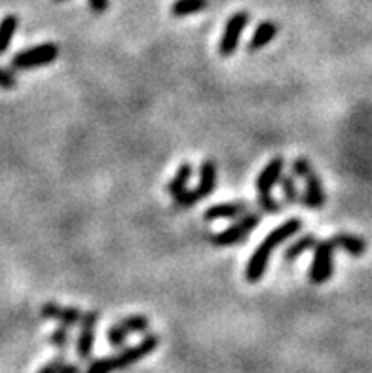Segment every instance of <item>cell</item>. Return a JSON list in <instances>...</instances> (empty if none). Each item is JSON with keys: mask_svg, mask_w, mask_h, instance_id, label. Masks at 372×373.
I'll return each instance as SVG.
<instances>
[{"mask_svg": "<svg viewBox=\"0 0 372 373\" xmlns=\"http://www.w3.org/2000/svg\"><path fill=\"white\" fill-rule=\"evenodd\" d=\"M302 229V220L300 218H289V220H285L276 228L274 231H270L266 235V239L255 248V252L251 256L249 264L245 267V278L249 280V283H257L260 278L264 277V273H266V267H268L270 256L272 252L276 250L279 245H283L285 240L291 239L293 235H296Z\"/></svg>", "mask_w": 372, "mask_h": 373, "instance_id": "obj_1", "label": "cell"}, {"mask_svg": "<svg viewBox=\"0 0 372 373\" xmlns=\"http://www.w3.org/2000/svg\"><path fill=\"white\" fill-rule=\"evenodd\" d=\"M215 188H217V163L211 159H206L199 167L198 186H194L192 190H186L179 197H175L173 207L177 210L190 209L198 201H204Z\"/></svg>", "mask_w": 372, "mask_h": 373, "instance_id": "obj_2", "label": "cell"}, {"mask_svg": "<svg viewBox=\"0 0 372 373\" xmlns=\"http://www.w3.org/2000/svg\"><path fill=\"white\" fill-rule=\"evenodd\" d=\"M334 245L333 240H321L315 243L314 262L310 269V280L314 285H325L334 273Z\"/></svg>", "mask_w": 372, "mask_h": 373, "instance_id": "obj_3", "label": "cell"}, {"mask_svg": "<svg viewBox=\"0 0 372 373\" xmlns=\"http://www.w3.org/2000/svg\"><path fill=\"white\" fill-rule=\"evenodd\" d=\"M59 55V48L52 42H46L31 50L15 53L12 59L13 69H34V67H42V65L53 63Z\"/></svg>", "mask_w": 372, "mask_h": 373, "instance_id": "obj_4", "label": "cell"}, {"mask_svg": "<svg viewBox=\"0 0 372 373\" xmlns=\"http://www.w3.org/2000/svg\"><path fill=\"white\" fill-rule=\"evenodd\" d=\"M158 345H160V337H158V335H147L141 343H137L133 347L124 348L122 353L116 354V356H110L114 372L116 369H126V367L137 364V362L142 360L145 356L154 353Z\"/></svg>", "mask_w": 372, "mask_h": 373, "instance_id": "obj_5", "label": "cell"}, {"mask_svg": "<svg viewBox=\"0 0 372 373\" xmlns=\"http://www.w3.org/2000/svg\"><path fill=\"white\" fill-rule=\"evenodd\" d=\"M258 224H260V215L247 212L238 224H234L232 228L225 229V231H220V233H217L215 237H211L213 245H215V247H230V245H236L239 240H244L253 229L257 228Z\"/></svg>", "mask_w": 372, "mask_h": 373, "instance_id": "obj_6", "label": "cell"}, {"mask_svg": "<svg viewBox=\"0 0 372 373\" xmlns=\"http://www.w3.org/2000/svg\"><path fill=\"white\" fill-rule=\"evenodd\" d=\"M249 13L247 12H238L232 15L230 20L226 21L225 32H222V39L218 42V53L222 55V57H230L234 51L238 50L239 44V36H241V32L249 23Z\"/></svg>", "mask_w": 372, "mask_h": 373, "instance_id": "obj_7", "label": "cell"}, {"mask_svg": "<svg viewBox=\"0 0 372 373\" xmlns=\"http://www.w3.org/2000/svg\"><path fill=\"white\" fill-rule=\"evenodd\" d=\"M148 318L142 315H135L124 318L120 323H116L114 326H110L107 332V339L112 347H122L126 339L131 334H142L148 330Z\"/></svg>", "mask_w": 372, "mask_h": 373, "instance_id": "obj_8", "label": "cell"}, {"mask_svg": "<svg viewBox=\"0 0 372 373\" xmlns=\"http://www.w3.org/2000/svg\"><path fill=\"white\" fill-rule=\"evenodd\" d=\"M99 323V313L90 311L84 313L82 320H80V334L77 339V354L80 360H88L91 351H93V343H95V326Z\"/></svg>", "mask_w": 372, "mask_h": 373, "instance_id": "obj_9", "label": "cell"}, {"mask_svg": "<svg viewBox=\"0 0 372 373\" xmlns=\"http://www.w3.org/2000/svg\"><path fill=\"white\" fill-rule=\"evenodd\" d=\"M304 184H306V190H304V197H302V203L312 210H321L327 203V196H325V186H323V180L317 177V172L312 171L308 177L304 178Z\"/></svg>", "mask_w": 372, "mask_h": 373, "instance_id": "obj_10", "label": "cell"}, {"mask_svg": "<svg viewBox=\"0 0 372 373\" xmlns=\"http://www.w3.org/2000/svg\"><path fill=\"white\" fill-rule=\"evenodd\" d=\"M283 165H285L283 158L277 156V158L272 159V161L264 167L263 171H260V175L257 177L258 197L272 196V188L279 182V178H281L283 175Z\"/></svg>", "mask_w": 372, "mask_h": 373, "instance_id": "obj_11", "label": "cell"}, {"mask_svg": "<svg viewBox=\"0 0 372 373\" xmlns=\"http://www.w3.org/2000/svg\"><path fill=\"white\" fill-rule=\"evenodd\" d=\"M42 318H50V320H58L61 326H77L82 320V311L77 309V307H61L58 304H46L40 311Z\"/></svg>", "mask_w": 372, "mask_h": 373, "instance_id": "obj_12", "label": "cell"}, {"mask_svg": "<svg viewBox=\"0 0 372 373\" xmlns=\"http://www.w3.org/2000/svg\"><path fill=\"white\" fill-rule=\"evenodd\" d=\"M247 212H249V203H218V205H213L204 212V220L213 222L220 220V218H238V216H244Z\"/></svg>", "mask_w": 372, "mask_h": 373, "instance_id": "obj_13", "label": "cell"}, {"mask_svg": "<svg viewBox=\"0 0 372 373\" xmlns=\"http://www.w3.org/2000/svg\"><path fill=\"white\" fill-rule=\"evenodd\" d=\"M333 240L334 247L342 248L344 252L353 256V258H361V256H365L366 248H368V243H366L363 237L359 235H353V233H336L331 237Z\"/></svg>", "mask_w": 372, "mask_h": 373, "instance_id": "obj_14", "label": "cell"}, {"mask_svg": "<svg viewBox=\"0 0 372 373\" xmlns=\"http://www.w3.org/2000/svg\"><path fill=\"white\" fill-rule=\"evenodd\" d=\"M277 34V23L274 21H263L260 25L257 27V31L253 34V39L249 42V51H258L263 50L264 46H268L272 42V39Z\"/></svg>", "mask_w": 372, "mask_h": 373, "instance_id": "obj_15", "label": "cell"}, {"mask_svg": "<svg viewBox=\"0 0 372 373\" xmlns=\"http://www.w3.org/2000/svg\"><path fill=\"white\" fill-rule=\"evenodd\" d=\"M192 177V165L185 161V163H180L179 171L175 172V177L171 178V182L167 184V194L171 197H179L182 191H186L188 188V180Z\"/></svg>", "mask_w": 372, "mask_h": 373, "instance_id": "obj_16", "label": "cell"}, {"mask_svg": "<svg viewBox=\"0 0 372 373\" xmlns=\"http://www.w3.org/2000/svg\"><path fill=\"white\" fill-rule=\"evenodd\" d=\"M18 25H20V18L13 13H8L6 18L0 20V55L6 53L10 48V42H12Z\"/></svg>", "mask_w": 372, "mask_h": 373, "instance_id": "obj_17", "label": "cell"}, {"mask_svg": "<svg viewBox=\"0 0 372 373\" xmlns=\"http://www.w3.org/2000/svg\"><path fill=\"white\" fill-rule=\"evenodd\" d=\"M207 6H209V0H175L171 13L175 18H188V15L206 10Z\"/></svg>", "mask_w": 372, "mask_h": 373, "instance_id": "obj_18", "label": "cell"}, {"mask_svg": "<svg viewBox=\"0 0 372 373\" xmlns=\"http://www.w3.org/2000/svg\"><path fill=\"white\" fill-rule=\"evenodd\" d=\"M312 247H315V235L314 233L302 235L300 239H295L289 247H287V250H285V259H291V262H293V259L300 258L302 254L306 252V250H310Z\"/></svg>", "mask_w": 372, "mask_h": 373, "instance_id": "obj_19", "label": "cell"}, {"mask_svg": "<svg viewBox=\"0 0 372 373\" xmlns=\"http://www.w3.org/2000/svg\"><path fill=\"white\" fill-rule=\"evenodd\" d=\"M279 184H281V191L283 196H285V199L289 203H298L302 199L300 197V191H298V188H296L295 184V178L291 177H283L279 178Z\"/></svg>", "mask_w": 372, "mask_h": 373, "instance_id": "obj_20", "label": "cell"}, {"mask_svg": "<svg viewBox=\"0 0 372 373\" xmlns=\"http://www.w3.org/2000/svg\"><path fill=\"white\" fill-rule=\"evenodd\" d=\"M39 373H80V367L67 364L63 358H55V360L50 362V364H46Z\"/></svg>", "mask_w": 372, "mask_h": 373, "instance_id": "obj_21", "label": "cell"}, {"mask_svg": "<svg viewBox=\"0 0 372 373\" xmlns=\"http://www.w3.org/2000/svg\"><path fill=\"white\" fill-rule=\"evenodd\" d=\"M69 339H71V334H69V328H67V326H59V328L50 335V343H52L53 347L61 348V351L67 348Z\"/></svg>", "mask_w": 372, "mask_h": 373, "instance_id": "obj_22", "label": "cell"}, {"mask_svg": "<svg viewBox=\"0 0 372 373\" xmlns=\"http://www.w3.org/2000/svg\"><path fill=\"white\" fill-rule=\"evenodd\" d=\"M258 203H260V209L268 215H279L281 212V203L276 201L272 196H263L258 197Z\"/></svg>", "mask_w": 372, "mask_h": 373, "instance_id": "obj_23", "label": "cell"}, {"mask_svg": "<svg viewBox=\"0 0 372 373\" xmlns=\"http://www.w3.org/2000/svg\"><path fill=\"white\" fill-rule=\"evenodd\" d=\"M112 372H114L112 360H110V356H105V358H99V360L91 362L86 373H112Z\"/></svg>", "mask_w": 372, "mask_h": 373, "instance_id": "obj_24", "label": "cell"}, {"mask_svg": "<svg viewBox=\"0 0 372 373\" xmlns=\"http://www.w3.org/2000/svg\"><path fill=\"white\" fill-rule=\"evenodd\" d=\"M312 171H314V167H312V163H310L308 159L306 158L295 159V163H293V172H295V177H298V178H302V180H304V178L308 177Z\"/></svg>", "mask_w": 372, "mask_h": 373, "instance_id": "obj_25", "label": "cell"}, {"mask_svg": "<svg viewBox=\"0 0 372 373\" xmlns=\"http://www.w3.org/2000/svg\"><path fill=\"white\" fill-rule=\"evenodd\" d=\"M15 83H18V80H15V76H13L12 72H8V70L0 69V88L13 89L15 88Z\"/></svg>", "mask_w": 372, "mask_h": 373, "instance_id": "obj_26", "label": "cell"}, {"mask_svg": "<svg viewBox=\"0 0 372 373\" xmlns=\"http://www.w3.org/2000/svg\"><path fill=\"white\" fill-rule=\"evenodd\" d=\"M88 4L95 13H105L109 8V0H88Z\"/></svg>", "mask_w": 372, "mask_h": 373, "instance_id": "obj_27", "label": "cell"}, {"mask_svg": "<svg viewBox=\"0 0 372 373\" xmlns=\"http://www.w3.org/2000/svg\"><path fill=\"white\" fill-rule=\"evenodd\" d=\"M53 2H65V0H53Z\"/></svg>", "mask_w": 372, "mask_h": 373, "instance_id": "obj_28", "label": "cell"}]
</instances>
